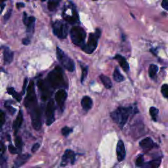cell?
Wrapping results in <instances>:
<instances>
[{
  "instance_id": "1",
  "label": "cell",
  "mask_w": 168,
  "mask_h": 168,
  "mask_svg": "<svg viewBox=\"0 0 168 168\" xmlns=\"http://www.w3.org/2000/svg\"><path fill=\"white\" fill-rule=\"evenodd\" d=\"M24 105L30 114L32 124L36 130H40L42 127V114L37 104L34 81L31 80L27 88V95L24 101Z\"/></svg>"
},
{
  "instance_id": "2",
  "label": "cell",
  "mask_w": 168,
  "mask_h": 168,
  "mask_svg": "<svg viewBox=\"0 0 168 168\" xmlns=\"http://www.w3.org/2000/svg\"><path fill=\"white\" fill-rule=\"evenodd\" d=\"M47 83L53 89H61L67 87V83L64 80V73L61 67L57 66L49 72L46 79Z\"/></svg>"
},
{
  "instance_id": "3",
  "label": "cell",
  "mask_w": 168,
  "mask_h": 168,
  "mask_svg": "<svg viewBox=\"0 0 168 168\" xmlns=\"http://www.w3.org/2000/svg\"><path fill=\"white\" fill-rule=\"evenodd\" d=\"M133 108L132 106L123 107L120 106L114 111L111 113V117L118 125L120 129H122L126 124L130 116L133 113Z\"/></svg>"
},
{
  "instance_id": "4",
  "label": "cell",
  "mask_w": 168,
  "mask_h": 168,
  "mask_svg": "<svg viewBox=\"0 0 168 168\" xmlns=\"http://www.w3.org/2000/svg\"><path fill=\"white\" fill-rule=\"evenodd\" d=\"M70 34L72 43L82 49L86 45L85 41L86 38V32L85 30L79 26H75L71 28Z\"/></svg>"
},
{
  "instance_id": "5",
  "label": "cell",
  "mask_w": 168,
  "mask_h": 168,
  "mask_svg": "<svg viewBox=\"0 0 168 168\" xmlns=\"http://www.w3.org/2000/svg\"><path fill=\"white\" fill-rule=\"evenodd\" d=\"M101 35V31L99 28H96L94 33H91L89 34V40L87 43L82 49L84 52L87 54L93 53L95 49L97 47L99 39Z\"/></svg>"
},
{
  "instance_id": "6",
  "label": "cell",
  "mask_w": 168,
  "mask_h": 168,
  "mask_svg": "<svg viewBox=\"0 0 168 168\" xmlns=\"http://www.w3.org/2000/svg\"><path fill=\"white\" fill-rule=\"evenodd\" d=\"M57 57L64 68L69 71V72H74L76 69L74 61L72 59H70L59 47H57Z\"/></svg>"
},
{
  "instance_id": "7",
  "label": "cell",
  "mask_w": 168,
  "mask_h": 168,
  "mask_svg": "<svg viewBox=\"0 0 168 168\" xmlns=\"http://www.w3.org/2000/svg\"><path fill=\"white\" fill-rule=\"evenodd\" d=\"M53 34L60 39H65L68 33V25L61 21H55L52 23Z\"/></svg>"
},
{
  "instance_id": "8",
  "label": "cell",
  "mask_w": 168,
  "mask_h": 168,
  "mask_svg": "<svg viewBox=\"0 0 168 168\" xmlns=\"http://www.w3.org/2000/svg\"><path fill=\"white\" fill-rule=\"evenodd\" d=\"M37 85L39 89V91H40L41 98L43 101H46L48 100L51 95H52V90H51V87L49 86V84L47 83V80H38Z\"/></svg>"
},
{
  "instance_id": "9",
  "label": "cell",
  "mask_w": 168,
  "mask_h": 168,
  "mask_svg": "<svg viewBox=\"0 0 168 168\" xmlns=\"http://www.w3.org/2000/svg\"><path fill=\"white\" fill-rule=\"evenodd\" d=\"M68 5H69V7H70V11H71V13H72V15H62L63 18L67 22L70 23V24H75L80 23L79 15H78V13H77L74 4L72 2H70Z\"/></svg>"
},
{
  "instance_id": "10",
  "label": "cell",
  "mask_w": 168,
  "mask_h": 168,
  "mask_svg": "<svg viewBox=\"0 0 168 168\" xmlns=\"http://www.w3.org/2000/svg\"><path fill=\"white\" fill-rule=\"evenodd\" d=\"M22 21L24 25L27 27V33L30 37H31L32 35H33L34 32L35 23H36L35 17L33 16L28 17L27 12H24Z\"/></svg>"
},
{
  "instance_id": "11",
  "label": "cell",
  "mask_w": 168,
  "mask_h": 168,
  "mask_svg": "<svg viewBox=\"0 0 168 168\" xmlns=\"http://www.w3.org/2000/svg\"><path fill=\"white\" fill-rule=\"evenodd\" d=\"M55 111V106L54 101L53 99H50L47 102L46 111L47 126H51L54 122Z\"/></svg>"
},
{
  "instance_id": "12",
  "label": "cell",
  "mask_w": 168,
  "mask_h": 168,
  "mask_svg": "<svg viewBox=\"0 0 168 168\" xmlns=\"http://www.w3.org/2000/svg\"><path fill=\"white\" fill-rule=\"evenodd\" d=\"M67 98V93L64 89H61L58 90V91L55 93V99L57 105L59 106L61 111L64 110V103H65L66 99Z\"/></svg>"
},
{
  "instance_id": "13",
  "label": "cell",
  "mask_w": 168,
  "mask_h": 168,
  "mask_svg": "<svg viewBox=\"0 0 168 168\" xmlns=\"http://www.w3.org/2000/svg\"><path fill=\"white\" fill-rule=\"evenodd\" d=\"M76 160V154L71 150H67L62 156L61 166L62 167L66 166L68 162L71 164H74Z\"/></svg>"
},
{
  "instance_id": "14",
  "label": "cell",
  "mask_w": 168,
  "mask_h": 168,
  "mask_svg": "<svg viewBox=\"0 0 168 168\" xmlns=\"http://www.w3.org/2000/svg\"><path fill=\"white\" fill-rule=\"evenodd\" d=\"M3 61L5 64H9L12 62L14 58V53L8 47L6 46H3Z\"/></svg>"
},
{
  "instance_id": "15",
  "label": "cell",
  "mask_w": 168,
  "mask_h": 168,
  "mask_svg": "<svg viewBox=\"0 0 168 168\" xmlns=\"http://www.w3.org/2000/svg\"><path fill=\"white\" fill-rule=\"evenodd\" d=\"M116 153H117L118 160L119 161H121L125 159L126 157V149L124 142L121 140H120L117 145V148H116Z\"/></svg>"
},
{
  "instance_id": "16",
  "label": "cell",
  "mask_w": 168,
  "mask_h": 168,
  "mask_svg": "<svg viewBox=\"0 0 168 168\" xmlns=\"http://www.w3.org/2000/svg\"><path fill=\"white\" fill-rule=\"evenodd\" d=\"M139 145L145 151H150L156 146L150 137H146L142 140L139 143Z\"/></svg>"
},
{
  "instance_id": "17",
  "label": "cell",
  "mask_w": 168,
  "mask_h": 168,
  "mask_svg": "<svg viewBox=\"0 0 168 168\" xmlns=\"http://www.w3.org/2000/svg\"><path fill=\"white\" fill-rule=\"evenodd\" d=\"M22 121H23V113L21 110H20L17 118L13 122V125H12V128H13V130H14L15 135L18 133V130H20V128L22 124Z\"/></svg>"
},
{
  "instance_id": "18",
  "label": "cell",
  "mask_w": 168,
  "mask_h": 168,
  "mask_svg": "<svg viewBox=\"0 0 168 168\" xmlns=\"http://www.w3.org/2000/svg\"><path fill=\"white\" fill-rule=\"evenodd\" d=\"M114 59L118 61L120 67L125 71V72H128V71L130 70V65H129V63L127 62L126 59L124 57H123L121 55L117 54L114 57Z\"/></svg>"
},
{
  "instance_id": "19",
  "label": "cell",
  "mask_w": 168,
  "mask_h": 168,
  "mask_svg": "<svg viewBox=\"0 0 168 168\" xmlns=\"http://www.w3.org/2000/svg\"><path fill=\"white\" fill-rule=\"evenodd\" d=\"M30 154H21L18 156L15 161V165L13 168H19L21 166H23L30 158Z\"/></svg>"
},
{
  "instance_id": "20",
  "label": "cell",
  "mask_w": 168,
  "mask_h": 168,
  "mask_svg": "<svg viewBox=\"0 0 168 168\" xmlns=\"http://www.w3.org/2000/svg\"><path fill=\"white\" fill-rule=\"evenodd\" d=\"M81 105L84 111L87 112L93 106V100L89 96H84L81 101Z\"/></svg>"
},
{
  "instance_id": "21",
  "label": "cell",
  "mask_w": 168,
  "mask_h": 168,
  "mask_svg": "<svg viewBox=\"0 0 168 168\" xmlns=\"http://www.w3.org/2000/svg\"><path fill=\"white\" fill-rule=\"evenodd\" d=\"M161 162V158L159 157L156 159L152 160L147 163L144 164L142 168H158Z\"/></svg>"
},
{
  "instance_id": "22",
  "label": "cell",
  "mask_w": 168,
  "mask_h": 168,
  "mask_svg": "<svg viewBox=\"0 0 168 168\" xmlns=\"http://www.w3.org/2000/svg\"><path fill=\"white\" fill-rule=\"evenodd\" d=\"M99 78L101 80L102 83L105 88L106 89H111L112 87V83L111 82V80L110 79V77L104 75V74H101L99 76Z\"/></svg>"
},
{
  "instance_id": "23",
  "label": "cell",
  "mask_w": 168,
  "mask_h": 168,
  "mask_svg": "<svg viewBox=\"0 0 168 168\" xmlns=\"http://www.w3.org/2000/svg\"><path fill=\"white\" fill-rule=\"evenodd\" d=\"M113 78L116 82H121L125 80V77L120 73L118 68H115L113 74Z\"/></svg>"
},
{
  "instance_id": "24",
  "label": "cell",
  "mask_w": 168,
  "mask_h": 168,
  "mask_svg": "<svg viewBox=\"0 0 168 168\" xmlns=\"http://www.w3.org/2000/svg\"><path fill=\"white\" fill-rule=\"evenodd\" d=\"M61 0H48L47 7L48 9L51 11H55L58 6L59 5Z\"/></svg>"
},
{
  "instance_id": "25",
  "label": "cell",
  "mask_w": 168,
  "mask_h": 168,
  "mask_svg": "<svg viewBox=\"0 0 168 168\" xmlns=\"http://www.w3.org/2000/svg\"><path fill=\"white\" fill-rule=\"evenodd\" d=\"M7 93L13 96V98L15 99L18 102H21L22 99V95L18 93L13 87H9L7 88Z\"/></svg>"
},
{
  "instance_id": "26",
  "label": "cell",
  "mask_w": 168,
  "mask_h": 168,
  "mask_svg": "<svg viewBox=\"0 0 168 168\" xmlns=\"http://www.w3.org/2000/svg\"><path fill=\"white\" fill-rule=\"evenodd\" d=\"M81 68H82V76H81V83L83 84L85 82L87 76L88 74V67L87 66H84L83 64H81Z\"/></svg>"
},
{
  "instance_id": "27",
  "label": "cell",
  "mask_w": 168,
  "mask_h": 168,
  "mask_svg": "<svg viewBox=\"0 0 168 168\" xmlns=\"http://www.w3.org/2000/svg\"><path fill=\"white\" fill-rule=\"evenodd\" d=\"M158 71V67L156 65V64H151L149 67V69H148V74H149V76L151 77H154L156 74H157Z\"/></svg>"
},
{
  "instance_id": "28",
  "label": "cell",
  "mask_w": 168,
  "mask_h": 168,
  "mask_svg": "<svg viewBox=\"0 0 168 168\" xmlns=\"http://www.w3.org/2000/svg\"><path fill=\"white\" fill-rule=\"evenodd\" d=\"M158 110L155 108V107H151L150 108V114L151 116V117L152 120L155 121H156L157 120V117H158Z\"/></svg>"
},
{
  "instance_id": "29",
  "label": "cell",
  "mask_w": 168,
  "mask_h": 168,
  "mask_svg": "<svg viewBox=\"0 0 168 168\" xmlns=\"http://www.w3.org/2000/svg\"><path fill=\"white\" fill-rule=\"evenodd\" d=\"M15 144L16 146L17 147V148L18 149L19 152L22 151V145H23V143L22 139L20 137H16L15 138Z\"/></svg>"
},
{
  "instance_id": "30",
  "label": "cell",
  "mask_w": 168,
  "mask_h": 168,
  "mask_svg": "<svg viewBox=\"0 0 168 168\" xmlns=\"http://www.w3.org/2000/svg\"><path fill=\"white\" fill-rule=\"evenodd\" d=\"M10 102H11L10 101H6V102H5V107L8 110V111L9 112V113H10L11 114L13 115V114L15 113V112H16V110H15V108H12V107L11 106V105L9 104Z\"/></svg>"
},
{
  "instance_id": "31",
  "label": "cell",
  "mask_w": 168,
  "mask_h": 168,
  "mask_svg": "<svg viewBox=\"0 0 168 168\" xmlns=\"http://www.w3.org/2000/svg\"><path fill=\"white\" fill-rule=\"evenodd\" d=\"M144 165V156L143 154H141L136 160V166L137 167H142Z\"/></svg>"
},
{
  "instance_id": "32",
  "label": "cell",
  "mask_w": 168,
  "mask_h": 168,
  "mask_svg": "<svg viewBox=\"0 0 168 168\" xmlns=\"http://www.w3.org/2000/svg\"><path fill=\"white\" fill-rule=\"evenodd\" d=\"M161 91L163 96L166 98L168 97V85L167 84H164L161 88Z\"/></svg>"
},
{
  "instance_id": "33",
  "label": "cell",
  "mask_w": 168,
  "mask_h": 168,
  "mask_svg": "<svg viewBox=\"0 0 168 168\" xmlns=\"http://www.w3.org/2000/svg\"><path fill=\"white\" fill-rule=\"evenodd\" d=\"M72 129H70L68 127H64L62 129V134L64 135V136H65V137H67L68 135L70 133H72Z\"/></svg>"
},
{
  "instance_id": "34",
  "label": "cell",
  "mask_w": 168,
  "mask_h": 168,
  "mask_svg": "<svg viewBox=\"0 0 168 168\" xmlns=\"http://www.w3.org/2000/svg\"><path fill=\"white\" fill-rule=\"evenodd\" d=\"M5 121V116L3 111H0V126L2 127Z\"/></svg>"
},
{
  "instance_id": "35",
  "label": "cell",
  "mask_w": 168,
  "mask_h": 168,
  "mask_svg": "<svg viewBox=\"0 0 168 168\" xmlns=\"http://www.w3.org/2000/svg\"><path fill=\"white\" fill-rule=\"evenodd\" d=\"M9 151L11 154H18L19 151H18L17 148L12 145H9Z\"/></svg>"
},
{
  "instance_id": "36",
  "label": "cell",
  "mask_w": 168,
  "mask_h": 168,
  "mask_svg": "<svg viewBox=\"0 0 168 168\" xmlns=\"http://www.w3.org/2000/svg\"><path fill=\"white\" fill-rule=\"evenodd\" d=\"M11 13H12V9H10L8 10V11L6 12L4 17H3V20H4V22H7L9 19L10 18L11 16Z\"/></svg>"
},
{
  "instance_id": "37",
  "label": "cell",
  "mask_w": 168,
  "mask_h": 168,
  "mask_svg": "<svg viewBox=\"0 0 168 168\" xmlns=\"http://www.w3.org/2000/svg\"><path fill=\"white\" fill-rule=\"evenodd\" d=\"M27 83H28V78L26 77L23 83V87H22V95H24L26 92V90H27Z\"/></svg>"
},
{
  "instance_id": "38",
  "label": "cell",
  "mask_w": 168,
  "mask_h": 168,
  "mask_svg": "<svg viewBox=\"0 0 168 168\" xmlns=\"http://www.w3.org/2000/svg\"><path fill=\"white\" fill-rule=\"evenodd\" d=\"M40 144H39V143H36V144H34V145H33V146H32V152H36L38 149H39V148H40Z\"/></svg>"
},
{
  "instance_id": "39",
  "label": "cell",
  "mask_w": 168,
  "mask_h": 168,
  "mask_svg": "<svg viewBox=\"0 0 168 168\" xmlns=\"http://www.w3.org/2000/svg\"><path fill=\"white\" fill-rule=\"evenodd\" d=\"M161 7L164 9L168 11V0H163L161 2Z\"/></svg>"
},
{
  "instance_id": "40",
  "label": "cell",
  "mask_w": 168,
  "mask_h": 168,
  "mask_svg": "<svg viewBox=\"0 0 168 168\" xmlns=\"http://www.w3.org/2000/svg\"><path fill=\"white\" fill-rule=\"evenodd\" d=\"M22 42V44L24 45V46H28V45H29L30 43V38H24Z\"/></svg>"
},
{
  "instance_id": "41",
  "label": "cell",
  "mask_w": 168,
  "mask_h": 168,
  "mask_svg": "<svg viewBox=\"0 0 168 168\" xmlns=\"http://www.w3.org/2000/svg\"><path fill=\"white\" fill-rule=\"evenodd\" d=\"M16 6H17V9H20L21 7H24V6H25V5H24V3H22V2H18V3H17Z\"/></svg>"
},
{
  "instance_id": "42",
  "label": "cell",
  "mask_w": 168,
  "mask_h": 168,
  "mask_svg": "<svg viewBox=\"0 0 168 168\" xmlns=\"http://www.w3.org/2000/svg\"><path fill=\"white\" fill-rule=\"evenodd\" d=\"M5 4H4V3H2V6H1V9H2V11H1V12H2V11H3V9H4V7H5Z\"/></svg>"
},
{
  "instance_id": "43",
  "label": "cell",
  "mask_w": 168,
  "mask_h": 168,
  "mask_svg": "<svg viewBox=\"0 0 168 168\" xmlns=\"http://www.w3.org/2000/svg\"><path fill=\"white\" fill-rule=\"evenodd\" d=\"M2 154L4 152V151H5V147H4V145H3V143H2Z\"/></svg>"
},
{
  "instance_id": "44",
  "label": "cell",
  "mask_w": 168,
  "mask_h": 168,
  "mask_svg": "<svg viewBox=\"0 0 168 168\" xmlns=\"http://www.w3.org/2000/svg\"><path fill=\"white\" fill-rule=\"evenodd\" d=\"M5 1H7V0H1V3H2H2H4V2H5Z\"/></svg>"
},
{
  "instance_id": "45",
  "label": "cell",
  "mask_w": 168,
  "mask_h": 168,
  "mask_svg": "<svg viewBox=\"0 0 168 168\" xmlns=\"http://www.w3.org/2000/svg\"><path fill=\"white\" fill-rule=\"evenodd\" d=\"M41 1L43 2H46V0H41Z\"/></svg>"
},
{
  "instance_id": "46",
  "label": "cell",
  "mask_w": 168,
  "mask_h": 168,
  "mask_svg": "<svg viewBox=\"0 0 168 168\" xmlns=\"http://www.w3.org/2000/svg\"><path fill=\"white\" fill-rule=\"evenodd\" d=\"M93 1H97V0H93Z\"/></svg>"
}]
</instances>
